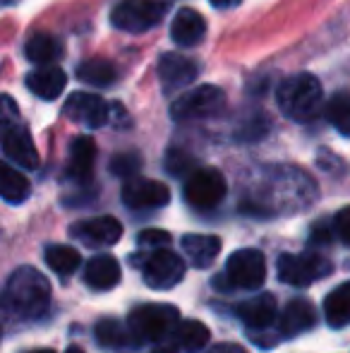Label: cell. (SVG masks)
Segmentation results:
<instances>
[{"label": "cell", "instance_id": "6da1fadb", "mask_svg": "<svg viewBox=\"0 0 350 353\" xmlns=\"http://www.w3.org/2000/svg\"><path fill=\"white\" fill-rule=\"evenodd\" d=\"M51 307V283L36 267H19L10 274L0 293V322L27 325L36 322Z\"/></svg>", "mask_w": 350, "mask_h": 353}, {"label": "cell", "instance_id": "7a4b0ae2", "mask_svg": "<svg viewBox=\"0 0 350 353\" xmlns=\"http://www.w3.org/2000/svg\"><path fill=\"white\" fill-rule=\"evenodd\" d=\"M276 101H278V108L288 118H293L298 123H307L312 118H317L319 111H322V82L307 72L293 74V77L283 79L281 87L276 89Z\"/></svg>", "mask_w": 350, "mask_h": 353}, {"label": "cell", "instance_id": "3957f363", "mask_svg": "<svg viewBox=\"0 0 350 353\" xmlns=\"http://www.w3.org/2000/svg\"><path fill=\"white\" fill-rule=\"evenodd\" d=\"M180 325V312L168 303H146L130 312L127 330H130L135 344H154L175 334Z\"/></svg>", "mask_w": 350, "mask_h": 353}, {"label": "cell", "instance_id": "277c9868", "mask_svg": "<svg viewBox=\"0 0 350 353\" xmlns=\"http://www.w3.org/2000/svg\"><path fill=\"white\" fill-rule=\"evenodd\" d=\"M130 262H135L137 267H142L144 272V283L156 291H168V288L177 286L185 279V260L180 255H175L171 248L156 250L151 255H140L130 257Z\"/></svg>", "mask_w": 350, "mask_h": 353}, {"label": "cell", "instance_id": "5b68a950", "mask_svg": "<svg viewBox=\"0 0 350 353\" xmlns=\"http://www.w3.org/2000/svg\"><path fill=\"white\" fill-rule=\"evenodd\" d=\"M168 12V3L166 0H120L113 8L111 22L116 29L127 34H142L149 32L151 27L164 19Z\"/></svg>", "mask_w": 350, "mask_h": 353}, {"label": "cell", "instance_id": "8992f818", "mask_svg": "<svg viewBox=\"0 0 350 353\" xmlns=\"http://www.w3.org/2000/svg\"><path fill=\"white\" fill-rule=\"evenodd\" d=\"M331 262L317 252H300V255H281L278 257V276L288 286L305 288L309 283L331 274Z\"/></svg>", "mask_w": 350, "mask_h": 353}, {"label": "cell", "instance_id": "52a82bcc", "mask_svg": "<svg viewBox=\"0 0 350 353\" xmlns=\"http://www.w3.org/2000/svg\"><path fill=\"white\" fill-rule=\"evenodd\" d=\"M226 281L228 288H240V291H257L266 281V260L259 250L245 248L235 250L226 262Z\"/></svg>", "mask_w": 350, "mask_h": 353}, {"label": "cell", "instance_id": "ba28073f", "mask_svg": "<svg viewBox=\"0 0 350 353\" xmlns=\"http://www.w3.org/2000/svg\"><path fill=\"white\" fill-rule=\"evenodd\" d=\"M226 106V97L219 87H197L185 92L180 99H175L173 106H171V116L175 121H197V118H209V116H219Z\"/></svg>", "mask_w": 350, "mask_h": 353}, {"label": "cell", "instance_id": "9c48e42d", "mask_svg": "<svg viewBox=\"0 0 350 353\" xmlns=\"http://www.w3.org/2000/svg\"><path fill=\"white\" fill-rule=\"evenodd\" d=\"M226 178L216 168H197L185 181V200L195 210H214L226 197Z\"/></svg>", "mask_w": 350, "mask_h": 353}, {"label": "cell", "instance_id": "30bf717a", "mask_svg": "<svg viewBox=\"0 0 350 353\" xmlns=\"http://www.w3.org/2000/svg\"><path fill=\"white\" fill-rule=\"evenodd\" d=\"M63 116L75 123H82L89 130H96V128H103L106 123H111V106L98 94L77 92L65 101Z\"/></svg>", "mask_w": 350, "mask_h": 353}, {"label": "cell", "instance_id": "8fae6325", "mask_svg": "<svg viewBox=\"0 0 350 353\" xmlns=\"http://www.w3.org/2000/svg\"><path fill=\"white\" fill-rule=\"evenodd\" d=\"M122 202L130 210H161L171 202V190L166 183L151 178H130L122 185Z\"/></svg>", "mask_w": 350, "mask_h": 353}, {"label": "cell", "instance_id": "7c38bea8", "mask_svg": "<svg viewBox=\"0 0 350 353\" xmlns=\"http://www.w3.org/2000/svg\"><path fill=\"white\" fill-rule=\"evenodd\" d=\"M70 233L87 248H111L120 241L122 226L116 216H96L87 219V221H77L70 228Z\"/></svg>", "mask_w": 350, "mask_h": 353}, {"label": "cell", "instance_id": "4fadbf2b", "mask_svg": "<svg viewBox=\"0 0 350 353\" xmlns=\"http://www.w3.org/2000/svg\"><path fill=\"white\" fill-rule=\"evenodd\" d=\"M199 65H197L192 58L180 56V53H164L159 58V79L164 92H177V89H185L195 82Z\"/></svg>", "mask_w": 350, "mask_h": 353}, {"label": "cell", "instance_id": "5bb4252c", "mask_svg": "<svg viewBox=\"0 0 350 353\" xmlns=\"http://www.w3.org/2000/svg\"><path fill=\"white\" fill-rule=\"evenodd\" d=\"M276 312L278 307H276V298L271 293H257L235 305V315L248 330H266L269 325H274Z\"/></svg>", "mask_w": 350, "mask_h": 353}, {"label": "cell", "instance_id": "9a60e30c", "mask_svg": "<svg viewBox=\"0 0 350 353\" xmlns=\"http://www.w3.org/2000/svg\"><path fill=\"white\" fill-rule=\"evenodd\" d=\"M317 325V312H314V305L305 298H295L285 305V310L281 312L278 320V332L281 336L290 339V336H298L303 332L312 330Z\"/></svg>", "mask_w": 350, "mask_h": 353}, {"label": "cell", "instance_id": "2e32d148", "mask_svg": "<svg viewBox=\"0 0 350 353\" xmlns=\"http://www.w3.org/2000/svg\"><path fill=\"white\" fill-rule=\"evenodd\" d=\"M206 34V22L197 10L190 8H180L173 17V24H171V37L177 46L182 48H192L197 43L204 41Z\"/></svg>", "mask_w": 350, "mask_h": 353}, {"label": "cell", "instance_id": "e0dca14e", "mask_svg": "<svg viewBox=\"0 0 350 353\" xmlns=\"http://www.w3.org/2000/svg\"><path fill=\"white\" fill-rule=\"evenodd\" d=\"M3 149L8 154V159H12L19 168H27V171H36L41 159H39V152L34 147V140L29 135V130L14 125L8 135L3 137Z\"/></svg>", "mask_w": 350, "mask_h": 353}, {"label": "cell", "instance_id": "ac0fdd59", "mask_svg": "<svg viewBox=\"0 0 350 353\" xmlns=\"http://www.w3.org/2000/svg\"><path fill=\"white\" fill-rule=\"evenodd\" d=\"M182 252L190 260L192 267L197 270H206L216 262L221 252V238L219 236H206V233H187L182 238Z\"/></svg>", "mask_w": 350, "mask_h": 353}, {"label": "cell", "instance_id": "d6986e66", "mask_svg": "<svg viewBox=\"0 0 350 353\" xmlns=\"http://www.w3.org/2000/svg\"><path fill=\"white\" fill-rule=\"evenodd\" d=\"M67 87V74L58 65L39 68V70L27 74V89L34 97L43 99V101H53L58 99Z\"/></svg>", "mask_w": 350, "mask_h": 353}, {"label": "cell", "instance_id": "ffe728a7", "mask_svg": "<svg viewBox=\"0 0 350 353\" xmlns=\"http://www.w3.org/2000/svg\"><path fill=\"white\" fill-rule=\"evenodd\" d=\"M85 283L94 291H108L120 283V265L113 255H94L85 267Z\"/></svg>", "mask_w": 350, "mask_h": 353}, {"label": "cell", "instance_id": "44dd1931", "mask_svg": "<svg viewBox=\"0 0 350 353\" xmlns=\"http://www.w3.org/2000/svg\"><path fill=\"white\" fill-rule=\"evenodd\" d=\"M94 163H96V142L87 135L77 137L70 147L67 178H72L75 183H87L94 173Z\"/></svg>", "mask_w": 350, "mask_h": 353}, {"label": "cell", "instance_id": "7402d4cb", "mask_svg": "<svg viewBox=\"0 0 350 353\" xmlns=\"http://www.w3.org/2000/svg\"><path fill=\"white\" fill-rule=\"evenodd\" d=\"M32 195V183L17 168L0 161V197L10 205H22Z\"/></svg>", "mask_w": 350, "mask_h": 353}, {"label": "cell", "instance_id": "603a6c76", "mask_svg": "<svg viewBox=\"0 0 350 353\" xmlns=\"http://www.w3.org/2000/svg\"><path fill=\"white\" fill-rule=\"evenodd\" d=\"M324 317L333 330H343L350 325V281L336 286L324 298Z\"/></svg>", "mask_w": 350, "mask_h": 353}, {"label": "cell", "instance_id": "cb8c5ba5", "mask_svg": "<svg viewBox=\"0 0 350 353\" xmlns=\"http://www.w3.org/2000/svg\"><path fill=\"white\" fill-rule=\"evenodd\" d=\"M173 336H175L177 349H182L185 353H199L209 346L211 332H209V327L199 320H180Z\"/></svg>", "mask_w": 350, "mask_h": 353}, {"label": "cell", "instance_id": "d4e9b609", "mask_svg": "<svg viewBox=\"0 0 350 353\" xmlns=\"http://www.w3.org/2000/svg\"><path fill=\"white\" fill-rule=\"evenodd\" d=\"M24 53H27V61L48 68L63 56V43L51 34H34L24 46Z\"/></svg>", "mask_w": 350, "mask_h": 353}, {"label": "cell", "instance_id": "484cf974", "mask_svg": "<svg viewBox=\"0 0 350 353\" xmlns=\"http://www.w3.org/2000/svg\"><path fill=\"white\" fill-rule=\"evenodd\" d=\"M116 65L111 61H103V58H89V61L80 63V68H77V79L96 89L111 87L116 82Z\"/></svg>", "mask_w": 350, "mask_h": 353}, {"label": "cell", "instance_id": "4316f807", "mask_svg": "<svg viewBox=\"0 0 350 353\" xmlns=\"http://www.w3.org/2000/svg\"><path fill=\"white\" fill-rule=\"evenodd\" d=\"M94 334H96V341L106 349H122L127 346L132 339L130 330L122 325L120 320H113V317H106V320H98L96 327H94Z\"/></svg>", "mask_w": 350, "mask_h": 353}, {"label": "cell", "instance_id": "83f0119b", "mask_svg": "<svg viewBox=\"0 0 350 353\" xmlns=\"http://www.w3.org/2000/svg\"><path fill=\"white\" fill-rule=\"evenodd\" d=\"M43 257H46V265L63 276L72 274L82 265V255L72 245H48Z\"/></svg>", "mask_w": 350, "mask_h": 353}, {"label": "cell", "instance_id": "f1b7e54d", "mask_svg": "<svg viewBox=\"0 0 350 353\" xmlns=\"http://www.w3.org/2000/svg\"><path fill=\"white\" fill-rule=\"evenodd\" d=\"M327 118L343 137H350V97L348 94H336L327 103Z\"/></svg>", "mask_w": 350, "mask_h": 353}, {"label": "cell", "instance_id": "f546056e", "mask_svg": "<svg viewBox=\"0 0 350 353\" xmlns=\"http://www.w3.org/2000/svg\"><path fill=\"white\" fill-rule=\"evenodd\" d=\"M171 245V233L161 231V228H146L137 236V248H140V255H151L156 250H164Z\"/></svg>", "mask_w": 350, "mask_h": 353}, {"label": "cell", "instance_id": "4dcf8cb0", "mask_svg": "<svg viewBox=\"0 0 350 353\" xmlns=\"http://www.w3.org/2000/svg\"><path fill=\"white\" fill-rule=\"evenodd\" d=\"M140 168H142V159H140V154H135V152H120L111 159V173L118 178H125V181L137 178L135 173L140 171Z\"/></svg>", "mask_w": 350, "mask_h": 353}, {"label": "cell", "instance_id": "1f68e13d", "mask_svg": "<svg viewBox=\"0 0 350 353\" xmlns=\"http://www.w3.org/2000/svg\"><path fill=\"white\" fill-rule=\"evenodd\" d=\"M17 118H19V108L14 103V99L8 97V94H0V140L12 130Z\"/></svg>", "mask_w": 350, "mask_h": 353}, {"label": "cell", "instance_id": "d6a6232c", "mask_svg": "<svg viewBox=\"0 0 350 353\" xmlns=\"http://www.w3.org/2000/svg\"><path fill=\"white\" fill-rule=\"evenodd\" d=\"M192 166H195V159H192L190 154L182 152V149H171L168 157H166V171L173 173V176L190 178Z\"/></svg>", "mask_w": 350, "mask_h": 353}, {"label": "cell", "instance_id": "836d02e7", "mask_svg": "<svg viewBox=\"0 0 350 353\" xmlns=\"http://www.w3.org/2000/svg\"><path fill=\"white\" fill-rule=\"evenodd\" d=\"M333 231L346 245H350V207H343L341 212L333 216Z\"/></svg>", "mask_w": 350, "mask_h": 353}, {"label": "cell", "instance_id": "e575fe53", "mask_svg": "<svg viewBox=\"0 0 350 353\" xmlns=\"http://www.w3.org/2000/svg\"><path fill=\"white\" fill-rule=\"evenodd\" d=\"M329 241H331V231L324 223H317L312 228V243H329Z\"/></svg>", "mask_w": 350, "mask_h": 353}, {"label": "cell", "instance_id": "d590c367", "mask_svg": "<svg viewBox=\"0 0 350 353\" xmlns=\"http://www.w3.org/2000/svg\"><path fill=\"white\" fill-rule=\"evenodd\" d=\"M206 353H248V351H245L240 344H216Z\"/></svg>", "mask_w": 350, "mask_h": 353}, {"label": "cell", "instance_id": "8d00e7d4", "mask_svg": "<svg viewBox=\"0 0 350 353\" xmlns=\"http://www.w3.org/2000/svg\"><path fill=\"white\" fill-rule=\"evenodd\" d=\"M214 8H219V10H230V8H238L243 0H209Z\"/></svg>", "mask_w": 350, "mask_h": 353}, {"label": "cell", "instance_id": "74e56055", "mask_svg": "<svg viewBox=\"0 0 350 353\" xmlns=\"http://www.w3.org/2000/svg\"><path fill=\"white\" fill-rule=\"evenodd\" d=\"M17 0H0V8H8V5H14Z\"/></svg>", "mask_w": 350, "mask_h": 353}, {"label": "cell", "instance_id": "f35d334b", "mask_svg": "<svg viewBox=\"0 0 350 353\" xmlns=\"http://www.w3.org/2000/svg\"><path fill=\"white\" fill-rule=\"evenodd\" d=\"M29 353H56V351H51V349H34V351H29Z\"/></svg>", "mask_w": 350, "mask_h": 353}, {"label": "cell", "instance_id": "ab89813d", "mask_svg": "<svg viewBox=\"0 0 350 353\" xmlns=\"http://www.w3.org/2000/svg\"><path fill=\"white\" fill-rule=\"evenodd\" d=\"M65 353H85V351H82L80 346H72V349H67Z\"/></svg>", "mask_w": 350, "mask_h": 353}, {"label": "cell", "instance_id": "60d3db41", "mask_svg": "<svg viewBox=\"0 0 350 353\" xmlns=\"http://www.w3.org/2000/svg\"><path fill=\"white\" fill-rule=\"evenodd\" d=\"M154 353H173V351H168V349H161V351H154Z\"/></svg>", "mask_w": 350, "mask_h": 353}]
</instances>
